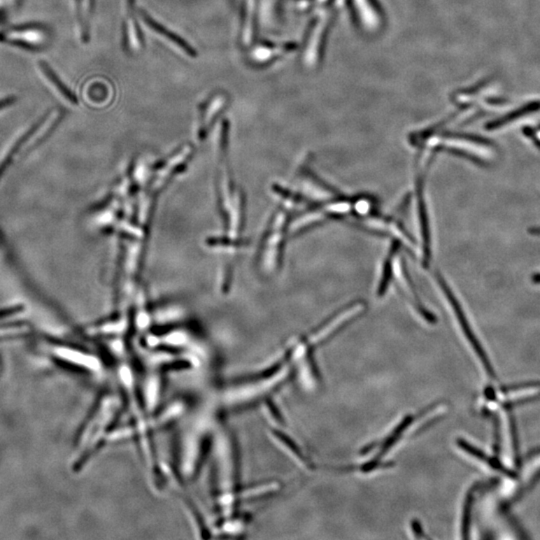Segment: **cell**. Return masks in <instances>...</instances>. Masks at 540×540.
<instances>
[{"label":"cell","instance_id":"obj_8","mask_svg":"<svg viewBox=\"0 0 540 540\" xmlns=\"http://www.w3.org/2000/svg\"><path fill=\"white\" fill-rule=\"evenodd\" d=\"M355 6L356 15L360 17V22L365 27H377L379 22V13L374 0H351Z\"/></svg>","mask_w":540,"mask_h":540},{"label":"cell","instance_id":"obj_11","mask_svg":"<svg viewBox=\"0 0 540 540\" xmlns=\"http://www.w3.org/2000/svg\"><path fill=\"white\" fill-rule=\"evenodd\" d=\"M288 50H290V45L286 46V48L281 45H271L269 46V48L262 46V48H258V50H255V55L256 59L265 60L271 57V55L272 57H273L274 55H281V52H285V51H287Z\"/></svg>","mask_w":540,"mask_h":540},{"label":"cell","instance_id":"obj_7","mask_svg":"<svg viewBox=\"0 0 540 540\" xmlns=\"http://www.w3.org/2000/svg\"><path fill=\"white\" fill-rule=\"evenodd\" d=\"M256 6H257V0H244L243 1L241 38L246 45L250 43L255 37Z\"/></svg>","mask_w":540,"mask_h":540},{"label":"cell","instance_id":"obj_9","mask_svg":"<svg viewBox=\"0 0 540 540\" xmlns=\"http://www.w3.org/2000/svg\"><path fill=\"white\" fill-rule=\"evenodd\" d=\"M540 111V100L539 101H532L530 104H525L518 111H512V113L506 114L504 118H498L497 120L491 121L486 125V129L495 130L497 128L504 127V125H509L511 121L518 120V118H523L526 114L533 113L535 111Z\"/></svg>","mask_w":540,"mask_h":540},{"label":"cell","instance_id":"obj_4","mask_svg":"<svg viewBox=\"0 0 540 540\" xmlns=\"http://www.w3.org/2000/svg\"><path fill=\"white\" fill-rule=\"evenodd\" d=\"M139 15H141V20L146 23V25L150 27V30L155 31L157 36H162L165 41H169L172 45L178 48L179 50L183 51V55H185L186 57L192 58L197 57V50L192 45H190L187 41L181 38L180 36L174 34V32L171 31V30L167 29L164 25L158 23L157 20H153L150 15L146 13V11L141 10Z\"/></svg>","mask_w":540,"mask_h":540},{"label":"cell","instance_id":"obj_14","mask_svg":"<svg viewBox=\"0 0 540 540\" xmlns=\"http://www.w3.org/2000/svg\"><path fill=\"white\" fill-rule=\"evenodd\" d=\"M15 101V97H6V99H0V109L3 108V107L9 106H10L13 102Z\"/></svg>","mask_w":540,"mask_h":540},{"label":"cell","instance_id":"obj_3","mask_svg":"<svg viewBox=\"0 0 540 540\" xmlns=\"http://www.w3.org/2000/svg\"><path fill=\"white\" fill-rule=\"evenodd\" d=\"M48 41L45 30L38 27H13L0 32V41L22 46L25 48H39Z\"/></svg>","mask_w":540,"mask_h":540},{"label":"cell","instance_id":"obj_5","mask_svg":"<svg viewBox=\"0 0 540 540\" xmlns=\"http://www.w3.org/2000/svg\"><path fill=\"white\" fill-rule=\"evenodd\" d=\"M37 67L38 71L43 74L44 79L50 83V87L55 90L57 97L62 99V101L66 102L67 104L71 106H78V99L76 95L65 85L64 81L60 79L57 73L53 71L52 67L50 64H46L43 60H39L37 62Z\"/></svg>","mask_w":540,"mask_h":540},{"label":"cell","instance_id":"obj_15","mask_svg":"<svg viewBox=\"0 0 540 540\" xmlns=\"http://www.w3.org/2000/svg\"><path fill=\"white\" fill-rule=\"evenodd\" d=\"M532 280L535 285H540V273L533 274Z\"/></svg>","mask_w":540,"mask_h":540},{"label":"cell","instance_id":"obj_1","mask_svg":"<svg viewBox=\"0 0 540 540\" xmlns=\"http://www.w3.org/2000/svg\"><path fill=\"white\" fill-rule=\"evenodd\" d=\"M434 279L439 292L442 293L443 299H446V301L450 306L453 313L455 314L456 318H457L458 322H460V327H462V329L463 330V334H465V336L469 339L471 346H474V350H476L477 355L481 357V362H483L484 367L488 370V374L493 376V371L492 369H491L490 360L486 357L485 353H484V351L483 350V348H481L479 342L477 341L476 335L474 334V332H472L471 328H470L469 321H467V318H465V313H463L462 306H460V302H458V299H456L455 293H453L451 288L449 287V285L446 283V279L442 278L441 274H439V272H435Z\"/></svg>","mask_w":540,"mask_h":540},{"label":"cell","instance_id":"obj_10","mask_svg":"<svg viewBox=\"0 0 540 540\" xmlns=\"http://www.w3.org/2000/svg\"><path fill=\"white\" fill-rule=\"evenodd\" d=\"M227 104V97L225 94H218L209 101L206 111L202 113V132L213 123L216 116L225 109Z\"/></svg>","mask_w":540,"mask_h":540},{"label":"cell","instance_id":"obj_12","mask_svg":"<svg viewBox=\"0 0 540 540\" xmlns=\"http://www.w3.org/2000/svg\"><path fill=\"white\" fill-rule=\"evenodd\" d=\"M79 2H80V8H81V20H83V18H87L88 15H90V13H92V0H79Z\"/></svg>","mask_w":540,"mask_h":540},{"label":"cell","instance_id":"obj_13","mask_svg":"<svg viewBox=\"0 0 540 540\" xmlns=\"http://www.w3.org/2000/svg\"><path fill=\"white\" fill-rule=\"evenodd\" d=\"M523 134H525L526 137H530L533 143H534L535 145L540 148V141L539 138H537V134H535L534 130H533L532 128H523Z\"/></svg>","mask_w":540,"mask_h":540},{"label":"cell","instance_id":"obj_2","mask_svg":"<svg viewBox=\"0 0 540 540\" xmlns=\"http://www.w3.org/2000/svg\"><path fill=\"white\" fill-rule=\"evenodd\" d=\"M425 172H420L418 178V188H416V201H418V229L422 243L423 262L425 264L429 262L432 257V230H430L429 215L425 200Z\"/></svg>","mask_w":540,"mask_h":540},{"label":"cell","instance_id":"obj_6","mask_svg":"<svg viewBox=\"0 0 540 540\" xmlns=\"http://www.w3.org/2000/svg\"><path fill=\"white\" fill-rule=\"evenodd\" d=\"M134 4L135 0H127V17L125 30H127V45L129 46L130 50L136 52V51L143 50V43L141 30H139L136 20H135Z\"/></svg>","mask_w":540,"mask_h":540}]
</instances>
